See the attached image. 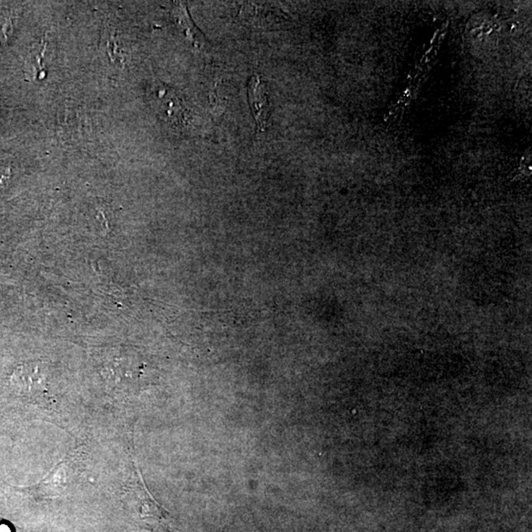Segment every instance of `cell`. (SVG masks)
Segmentation results:
<instances>
[{
  "mask_svg": "<svg viewBox=\"0 0 532 532\" xmlns=\"http://www.w3.org/2000/svg\"><path fill=\"white\" fill-rule=\"evenodd\" d=\"M248 98L258 128L260 131H265L270 116V105L265 83L260 76L255 75L250 79L248 83Z\"/></svg>",
  "mask_w": 532,
  "mask_h": 532,
  "instance_id": "6da1fadb",
  "label": "cell"
}]
</instances>
